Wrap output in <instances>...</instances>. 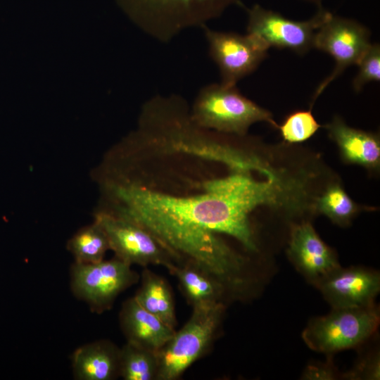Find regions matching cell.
Returning <instances> with one entry per match:
<instances>
[{
    "label": "cell",
    "mask_w": 380,
    "mask_h": 380,
    "mask_svg": "<svg viewBox=\"0 0 380 380\" xmlns=\"http://www.w3.org/2000/svg\"><path fill=\"white\" fill-rule=\"evenodd\" d=\"M358 72L353 80V88L358 92L365 84L380 81V46L371 43L359 63Z\"/></svg>",
    "instance_id": "7402d4cb"
},
{
    "label": "cell",
    "mask_w": 380,
    "mask_h": 380,
    "mask_svg": "<svg viewBox=\"0 0 380 380\" xmlns=\"http://www.w3.org/2000/svg\"><path fill=\"white\" fill-rule=\"evenodd\" d=\"M144 156L177 186L138 158L117 172L100 175L103 207L99 208L131 221L148 232L176 263L191 262L229 285L243 275L246 259L219 234L239 241L246 250L258 246L249 216L266 205V185L252 174L229 171L208 177L175 167L159 147ZM202 174V173H201Z\"/></svg>",
    "instance_id": "6da1fadb"
},
{
    "label": "cell",
    "mask_w": 380,
    "mask_h": 380,
    "mask_svg": "<svg viewBox=\"0 0 380 380\" xmlns=\"http://www.w3.org/2000/svg\"><path fill=\"white\" fill-rule=\"evenodd\" d=\"M146 34L168 43L185 30L203 28L241 0H116Z\"/></svg>",
    "instance_id": "7a4b0ae2"
},
{
    "label": "cell",
    "mask_w": 380,
    "mask_h": 380,
    "mask_svg": "<svg viewBox=\"0 0 380 380\" xmlns=\"http://www.w3.org/2000/svg\"><path fill=\"white\" fill-rule=\"evenodd\" d=\"M224 303L193 308L184 327L158 352L157 380H175L204 355L221 323Z\"/></svg>",
    "instance_id": "277c9868"
},
{
    "label": "cell",
    "mask_w": 380,
    "mask_h": 380,
    "mask_svg": "<svg viewBox=\"0 0 380 380\" xmlns=\"http://www.w3.org/2000/svg\"><path fill=\"white\" fill-rule=\"evenodd\" d=\"M119 320L127 342L158 353L173 336L175 329L142 308L134 297L121 308Z\"/></svg>",
    "instance_id": "4fadbf2b"
},
{
    "label": "cell",
    "mask_w": 380,
    "mask_h": 380,
    "mask_svg": "<svg viewBox=\"0 0 380 380\" xmlns=\"http://www.w3.org/2000/svg\"><path fill=\"white\" fill-rule=\"evenodd\" d=\"M139 279L131 265L117 258L89 264L74 262L70 268L73 295L97 314L111 309L117 297Z\"/></svg>",
    "instance_id": "8992f818"
},
{
    "label": "cell",
    "mask_w": 380,
    "mask_h": 380,
    "mask_svg": "<svg viewBox=\"0 0 380 380\" xmlns=\"http://www.w3.org/2000/svg\"><path fill=\"white\" fill-rule=\"evenodd\" d=\"M209 55L219 68L220 83L236 86L267 58L270 49L259 39L246 34L203 28Z\"/></svg>",
    "instance_id": "30bf717a"
},
{
    "label": "cell",
    "mask_w": 380,
    "mask_h": 380,
    "mask_svg": "<svg viewBox=\"0 0 380 380\" xmlns=\"http://www.w3.org/2000/svg\"><path fill=\"white\" fill-rule=\"evenodd\" d=\"M336 376L334 367L328 364L310 365L302 376L304 379H333Z\"/></svg>",
    "instance_id": "cb8c5ba5"
},
{
    "label": "cell",
    "mask_w": 380,
    "mask_h": 380,
    "mask_svg": "<svg viewBox=\"0 0 380 380\" xmlns=\"http://www.w3.org/2000/svg\"><path fill=\"white\" fill-rule=\"evenodd\" d=\"M379 324L373 304L363 308H332L326 316L312 319L302 337L313 350L331 353L355 347L367 340Z\"/></svg>",
    "instance_id": "5b68a950"
},
{
    "label": "cell",
    "mask_w": 380,
    "mask_h": 380,
    "mask_svg": "<svg viewBox=\"0 0 380 380\" xmlns=\"http://www.w3.org/2000/svg\"><path fill=\"white\" fill-rule=\"evenodd\" d=\"M305 1L316 4L320 6L322 0H305Z\"/></svg>",
    "instance_id": "d4e9b609"
},
{
    "label": "cell",
    "mask_w": 380,
    "mask_h": 380,
    "mask_svg": "<svg viewBox=\"0 0 380 380\" xmlns=\"http://www.w3.org/2000/svg\"><path fill=\"white\" fill-rule=\"evenodd\" d=\"M379 358L376 355L360 362L346 376L350 379H379Z\"/></svg>",
    "instance_id": "603a6c76"
},
{
    "label": "cell",
    "mask_w": 380,
    "mask_h": 380,
    "mask_svg": "<svg viewBox=\"0 0 380 380\" xmlns=\"http://www.w3.org/2000/svg\"><path fill=\"white\" fill-rule=\"evenodd\" d=\"M315 286L332 308H363L374 304L380 290V276L362 267H340Z\"/></svg>",
    "instance_id": "8fae6325"
},
{
    "label": "cell",
    "mask_w": 380,
    "mask_h": 380,
    "mask_svg": "<svg viewBox=\"0 0 380 380\" xmlns=\"http://www.w3.org/2000/svg\"><path fill=\"white\" fill-rule=\"evenodd\" d=\"M120 348L108 340L86 343L75 350L71 357L77 380H113L120 377Z\"/></svg>",
    "instance_id": "9a60e30c"
},
{
    "label": "cell",
    "mask_w": 380,
    "mask_h": 380,
    "mask_svg": "<svg viewBox=\"0 0 380 380\" xmlns=\"http://www.w3.org/2000/svg\"><path fill=\"white\" fill-rule=\"evenodd\" d=\"M371 43L370 32L363 25L332 13L329 15L317 30L313 48L330 55L335 61V67L318 85L312 106L327 87L347 68L357 65Z\"/></svg>",
    "instance_id": "ba28073f"
},
{
    "label": "cell",
    "mask_w": 380,
    "mask_h": 380,
    "mask_svg": "<svg viewBox=\"0 0 380 380\" xmlns=\"http://www.w3.org/2000/svg\"><path fill=\"white\" fill-rule=\"evenodd\" d=\"M168 271L177 279L187 302L193 308L223 303L227 288L198 266L183 262L175 264Z\"/></svg>",
    "instance_id": "2e32d148"
},
{
    "label": "cell",
    "mask_w": 380,
    "mask_h": 380,
    "mask_svg": "<svg viewBox=\"0 0 380 380\" xmlns=\"http://www.w3.org/2000/svg\"><path fill=\"white\" fill-rule=\"evenodd\" d=\"M247 34L259 39L269 48L289 49L298 54H305L313 48L317 30L331 14L320 7L310 19L298 21L259 4L247 8Z\"/></svg>",
    "instance_id": "52a82bcc"
},
{
    "label": "cell",
    "mask_w": 380,
    "mask_h": 380,
    "mask_svg": "<svg viewBox=\"0 0 380 380\" xmlns=\"http://www.w3.org/2000/svg\"><path fill=\"white\" fill-rule=\"evenodd\" d=\"M137 303L165 324L175 329L177 324L175 304L167 281L148 268L141 275V285L134 296Z\"/></svg>",
    "instance_id": "e0dca14e"
},
{
    "label": "cell",
    "mask_w": 380,
    "mask_h": 380,
    "mask_svg": "<svg viewBox=\"0 0 380 380\" xmlns=\"http://www.w3.org/2000/svg\"><path fill=\"white\" fill-rule=\"evenodd\" d=\"M67 249L72 255L75 262L89 264L104 260L110 246L104 231L94 221L79 229L68 240Z\"/></svg>",
    "instance_id": "ac0fdd59"
},
{
    "label": "cell",
    "mask_w": 380,
    "mask_h": 380,
    "mask_svg": "<svg viewBox=\"0 0 380 380\" xmlns=\"http://www.w3.org/2000/svg\"><path fill=\"white\" fill-rule=\"evenodd\" d=\"M288 254L298 271L315 286L341 267L334 251L306 222L292 227Z\"/></svg>",
    "instance_id": "7c38bea8"
},
{
    "label": "cell",
    "mask_w": 380,
    "mask_h": 380,
    "mask_svg": "<svg viewBox=\"0 0 380 380\" xmlns=\"http://www.w3.org/2000/svg\"><path fill=\"white\" fill-rule=\"evenodd\" d=\"M321 127L310 110H298L286 117L277 129L289 143H299L309 139Z\"/></svg>",
    "instance_id": "44dd1931"
},
{
    "label": "cell",
    "mask_w": 380,
    "mask_h": 380,
    "mask_svg": "<svg viewBox=\"0 0 380 380\" xmlns=\"http://www.w3.org/2000/svg\"><path fill=\"white\" fill-rule=\"evenodd\" d=\"M158 353L126 342L120 350V376L125 380H157Z\"/></svg>",
    "instance_id": "d6986e66"
},
{
    "label": "cell",
    "mask_w": 380,
    "mask_h": 380,
    "mask_svg": "<svg viewBox=\"0 0 380 380\" xmlns=\"http://www.w3.org/2000/svg\"><path fill=\"white\" fill-rule=\"evenodd\" d=\"M104 231L115 258L132 265H161L170 270L177 264L146 229L122 217L98 210L94 215Z\"/></svg>",
    "instance_id": "9c48e42d"
},
{
    "label": "cell",
    "mask_w": 380,
    "mask_h": 380,
    "mask_svg": "<svg viewBox=\"0 0 380 380\" xmlns=\"http://www.w3.org/2000/svg\"><path fill=\"white\" fill-rule=\"evenodd\" d=\"M190 115L201 127L237 137H244L258 122L278 127L270 112L244 96L236 86L221 83L210 84L200 89Z\"/></svg>",
    "instance_id": "3957f363"
},
{
    "label": "cell",
    "mask_w": 380,
    "mask_h": 380,
    "mask_svg": "<svg viewBox=\"0 0 380 380\" xmlns=\"http://www.w3.org/2000/svg\"><path fill=\"white\" fill-rule=\"evenodd\" d=\"M315 203L317 212L340 226L348 225L360 209L338 184L329 186Z\"/></svg>",
    "instance_id": "ffe728a7"
},
{
    "label": "cell",
    "mask_w": 380,
    "mask_h": 380,
    "mask_svg": "<svg viewBox=\"0 0 380 380\" xmlns=\"http://www.w3.org/2000/svg\"><path fill=\"white\" fill-rule=\"evenodd\" d=\"M329 137L338 145L345 162L377 168L380 163V141L376 134L353 128L338 116L325 125Z\"/></svg>",
    "instance_id": "5bb4252c"
}]
</instances>
